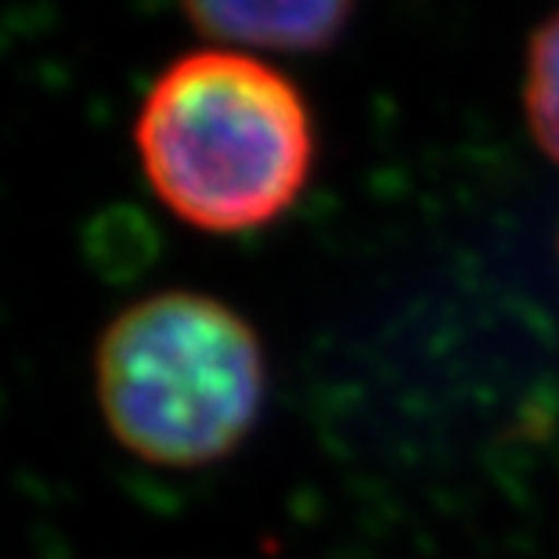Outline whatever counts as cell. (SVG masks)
Wrapping results in <instances>:
<instances>
[{
    "label": "cell",
    "instance_id": "1",
    "mask_svg": "<svg viewBox=\"0 0 559 559\" xmlns=\"http://www.w3.org/2000/svg\"><path fill=\"white\" fill-rule=\"evenodd\" d=\"M134 145L163 206L213 235L285 217L318 163L314 116L296 83L239 51L166 66L138 112Z\"/></svg>",
    "mask_w": 559,
    "mask_h": 559
},
{
    "label": "cell",
    "instance_id": "2",
    "mask_svg": "<svg viewBox=\"0 0 559 559\" xmlns=\"http://www.w3.org/2000/svg\"><path fill=\"white\" fill-rule=\"evenodd\" d=\"M94 401L123 451L159 469L235 455L267 401L257 329L217 296L163 289L123 307L94 343Z\"/></svg>",
    "mask_w": 559,
    "mask_h": 559
},
{
    "label": "cell",
    "instance_id": "3",
    "mask_svg": "<svg viewBox=\"0 0 559 559\" xmlns=\"http://www.w3.org/2000/svg\"><path fill=\"white\" fill-rule=\"evenodd\" d=\"M199 33L260 51H325L358 0H181Z\"/></svg>",
    "mask_w": 559,
    "mask_h": 559
},
{
    "label": "cell",
    "instance_id": "4",
    "mask_svg": "<svg viewBox=\"0 0 559 559\" xmlns=\"http://www.w3.org/2000/svg\"><path fill=\"white\" fill-rule=\"evenodd\" d=\"M523 109L538 148L559 163V8L534 29L523 73Z\"/></svg>",
    "mask_w": 559,
    "mask_h": 559
}]
</instances>
